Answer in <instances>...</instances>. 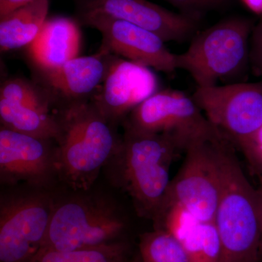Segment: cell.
Masks as SVG:
<instances>
[{
  "label": "cell",
  "instance_id": "4fadbf2b",
  "mask_svg": "<svg viewBox=\"0 0 262 262\" xmlns=\"http://www.w3.org/2000/svg\"><path fill=\"white\" fill-rule=\"evenodd\" d=\"M110 54L98 50L54 68L33 67V80L47 93L57 113L94 97L104 80Z\"/></svg>",
  "mask_w": 262,
  "mask_h": 262
},
{
  "label": "cell",
  "instance_id": "30bf717a",
  "mask_svg": "<svg viewBox=\"0 0 262 262\" xmlns=\"http://www.w3.org/2000/svg\"><path fill=\"white\" fill-rule=\"evenodd\" d=\"M0 181L6 187L53 189L58 182L56 141L1 126Z\"/></svg>",
  "mask_w": 262,
  "mask_h": 262
},
{
  "label": "cell",
  "instance_id": "7402d4cb",
  "mask_svg": "<svg viewBox=\"0 0 262 262\" xmlns=\"http://www.w3.org/2000/svg\"><path fill=\"white\" fill-rule=\"evenodd\" d=\"M235 146L242 151L253 173L262 178V127Z\"/></svg>",
  "mask_w": 262,
  "mask_h": 262
},
{
  "label": "cell",
  "instance_id": "ac0fdd59",
  "mask_svg": "<svg viewBox=\"0 0 262 262\" xmlns=\"http://www.w3.org/2000/svg\"><path fill=\"white\" fill-rule=\"evenodd\" d=\"M178 239L192 262H222V248L214 222L196 221L179 232Z\"/></svg>",
  "mask_w": 262,
  "mask_h": 262
},
{
  "label": "cell",
  "instance_id": "277c9868",
  "mask_svg": "<svg viewBox=\"0 0 262 262\" xmlns=\"http://www.w3.org/2000/svg\"><path fill=\"white\" fill-rule=\"evenodd\" d=\"M90 191L56 195L41 251H72L120 241L128 226L126 216L113 200Z\"/></svg>",
  "mask_w": 262,
  "mask_h": 262
},
{
  "label": "cell",
  "instance_id": "8fae6325",
  "mask_svg": "<svg viewBox=\"0 0 262 262\" xmlns=\"http://www.w3.org/2000/svg\"><path fill=\"white\" fill-rule=\"evenodd\" d=\"M80 26L97 29L102 36L99 51L111 53L164 73L177 70V54L160 36L124 20L101 15L75 16Z\"/></svg>",
  "mask_w": 262,
  "mask_h": 262
},
{
  "label": "cell",
  "instance_id": "7c38bea8",
  "mask_svg": "<svg viewBox=\"0 0 262 262\" xmlns=\"http://www.w3.org/2000/svg\"><path fill=\"white\" fill-rule=\"evenodd\" d=\"M75 16L101 15L155 33L164 42H182L196 32L199 20L147 0H74Z\"/></svg>",
  "mask_w": 262,
  "mask_h": 262
},
{
  "label": "cell",
  "instance_id": "9a60e30c",
  "mask_svg": "<svg viewBox=\"0 0 262 262\" xmlns=\"http://www.w3.org/2000/svg\"><path fill=\"white\" fill-rule=\"evenodd\" d=\"M80 24L64 16L48 18L37 37L29 46L32 67L54 68L78 57Z\"/></svg>",
  "mask_w": 262,
  "mask_h": 262
},
{
  "label": "cell",
  "instance_id": "2e32d148",
  "mask_svg": "<svg viewBox=\"0 0 262 262\" xmlns=\"http://www.w3.org/2000/svg\"><path fill=\"white\" fill-rule=\"evenodd\" d=\"M49 0H37L0 18L2 52L29 46L48 18Z\"/></svg>",
  "mask_w": 262,
  "mask_h": 262
},
{
  "label": "cell",
  "instance_id": "603a6c76",
  "mask_svg": "<svg viewBox=\"0 0 262 262\" xmlns=\"http://www.w3.org/2000/svg\"><path fill=\"white\" fill-rule=\"evenodd\" d=\"M181 10V13L198 20L209 10L223 6L229 0H165Z\"/></svg>",
  "mask_w": 262,
  "mask_h": 262
},
{
  "label": "cell",
  "instance_id": "5bb4252c",
  "mask_svg": "<svg viewBox=\"0 0 262 262\" xmlns=\"http://www.w3.org/2000/svg\"><path fill=\"white\" fill-rule=\"evenodd\" d=\"M158 86L149 68L110 54L104 80L92 100L108 120L120 125L136 106L157 92Z\"/></svg>",
  "mask_w": 262,
  "mask_h": 262
},
{
  "label": "cell",
  "instance_id": "52a82bcc",
  "mask_svg": "<svg viewBox=\"0 0 262 262\" xmlns=\"http://www.w3.org/2000/svg\"><path fill=\"white\" fill-rule=\"evenodd\" d=\"M122 125L167 134L184 153L195 143L224 138L192 97L175 90L157 91L136 106Z\"/></svg>",
  "mask_w": 262,
  "mask_h": 262
},
{
  "label": "cell",
  "instance_id": "484cf974",
  "mask_svg": "<svg viewBox=\"0 0 262 262\" xmlns=\"http://www.w3.org/2000/svg\"><path fill=\"white\" fill-rule=\"evenodd\" d=\"M257 196L260 229H261V244H260L259 262H262V178H259V185L256 188Z\"/></svg>",
  "mask_w": 262,
  "mask_h": 262
},
{
  "label": "cell",
  "instance_id": "9c48e42d",
  "mask_svg": "<svg viewBox=\"0 0 262 262\" xmlns=\"http://www.w3.org/2000/svg\"><path fill=\"white\" fill-rule=\"evenodd\" d=\"M192 98L212 125L234 145L262 127V82L196 87Z\"/></svg>",
  "mask_w": 262,
  "mask_h": 262
},
{
  "label": "cell",
  "instance_id": "ffe728a7",
  "mask_svg": "<svg viewBox=\"0 0 262 262\" xmlns=\"http://www.w3.org/2000/svg\"><path fill=\"white\" fill-rule=\"evenodd\" d=\"M139 251L141 262H192L178 239L163 229L141 234Z\"/></svg>",
  "mask_w": 262,
  "mask_h": 262
},
{
  "label": "cell",
  "instance_id": "d6986e66",
  "mask_svg": "<svg viewBox=\"0 0 262 262\" xmlns=\"http://www.w3.org/2000/svg\"><path fill=\"white\" fill-rule=\"evenodd\" d=\"M128 246L117 241L97 247L72 251L45 250L31 262H126Z\"/></svg>",
  "mask_w": 262,
  "mask_h": 262
},
{
  "label": "cell",
  "instance_id": "6da1fadb",
  "mask_svg": "<svg viewBox=\"0 0 262 262\" xmlns=\"http://www.w3.org/2000/svg\"><path fill=\"white\" fill-rule=\"evenodd\" d=\"M124 127L121 146L105 166L110 182L127 193L139 216L154 221L170 188V168L182 150L170 136Z\"/></svg>",
  "mask_w": 262,
  "mask_h": 262
},
{
  "label": "cell",
  "instance_id": "d4e9b609",
  "mask_svg": "<svg viewBox=\"0 0 262 262\" xmlns=\"http://www.w3.org/2000/svg\"><path fill=\"white\" fill-rule=\"evenodd\" d=\"M37 0H0V18Z\"/></svg>",
  "mask_w": 262,
  "mask_h": 262
},
{
  "label": "cell",
  "instance_id": "8992f818",
  "mask_svg": "<svg viewBox=\"0 0 262 262\" xmlns=\"http://www.w3.org/2000/svg\"><path fill=\"white\" fill-rule=\"evenodd\" d=\"M8 188L0 199V262H31L47 237L56 192L24 185Z\"/></svg>",
  "mask_w": 262,
  "mask_h": 262
},
{
  "label": "cell",
  "instance_id": "ba28073f",
  "mask_svg": "<svg viewBox=\"0 0 262 262\" xmlns=\"http://www.w3.org/2000/svg\"><path fill=\"white\" fill-rule=\"evenodd\" d=\"M223 139L200 141L188 148L164 203H178L200 222H214L221 194L218 145Z\"/></svg>",
  "mask_w": 262,
  "mask_h": 262
},
{
  "label": "cell",
  "instance_id": "3957f363",
  "mask_svg": "<svg viewBox=\"0 0 262 262\" xmlns=\"http://www.w3.org/2000/svg\"><path fill=\"white\" fill-rule=\"evenodd\" d=\"M231 144L224 139L218 145L221 194L214 223L222 244V262H259L261 229L256 189Z\"/></svg>",
  "mask_w": 262,
  "mask_h": 262
},
{
  "label": "cell",
  "instance_id": "5b68a950",
  "mask_svg": "<svg viewBox=\"0 0 262 262\" xmlns=\"http://www.w3.org/2000/svg\"><path fill=\"white\" fill-rule=\"evenodd\" d=\"M252 24L229 18L198 33L187 51L177 54V70L187 72L198 88L218 85L243 72L250 56Z\"/></svg>",
  "mask_w": 262,
  "mask_h": 262
},
{
  "label": "cell",
  "instance_id": "44dd1931",
  "mask_svg": "<svg viewBox=\"0 0 262 262\" xmlns=\"http://www.w3.org/2000/svg\"><path fill=\"white\" fill-rule=\"evenodd\" d=\"M0 98L46 113L56 114L51 98L34 80L19 77L8 79L1 85Z\"/></svg>",
  "mask_w": 262,
  "mask_h": 262
},
{
  "label": "cell",
  "instance_id": "4316f807",
  "mask_svg": "<svg viewBox=\"0 0 262 262\" xmlns=\"http://www.w3.org/2000/svg\"><path fill=\"white\" fill-rule=\"evenodd\" d=\"M243 2L250 10L262 14V0H243Z\"/></svg>",
  "mask_w": 262,
  "mask_h": 262
},
{
  "label": "cell",
  "instance_id": "e0dca14e",
  "mask_svg": "<svg viewBox=\"0 0 262 262\" xmlns=\"http://www.w3.org/2000/svg\"><path fill=\"white\" fill-rule=\"evenodd\" d=\"M1 126L19 133L57 140L60 124L57 114L46 113L0 98Z\"/></svg>",
  "mask_w": 262,
  "mask_h": 262
},
{
  "label": "cell",
  "instance_id": "83f0119b",
  "mask_svg": "<svg viewBox=\"0 0 262 262\" xmlns=\"http://www.w3.org/2000/svg\"><path fill=\"white\" fill-rule=\"evenodd\" d=\"M134 262H141V260H140V261H134Z\"/></svg>",
  "mask_w": 262,
  "mask_h": 262
},
{
  "label": "cell",
  "instance_id": "7a4b0ae2",
  "mask_svg": "<svg viewBox=\"0 0 262 262\" xmlns=\"http://www.w3.org/2000/svg\"><path fill=\"white\" fill-rule=\"evenodd\" d=\"M57 115L58 182L71 191L90 190L121 146L119 125L103 115L92 98L61 108Z\"/></svg>",
  "mask_w": 262,
  "mask_h": 262
},
{
  "label": "cell",
  "instance_id": "cb8c5ba5",
  "mask_svg": "<svg viewBox=\"0 0 262 262\" xmlns=\"http://www.w3.org/2000/svg\"><path fill=\"white\" fill-rule=\"evenodd\" d=\"M251 57L256 70L262 71V18L252 33Z\"/></svg>",
  "mask_w": 262,
  "mask_h": 262
}]
</instances>
